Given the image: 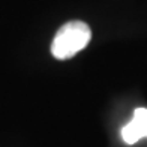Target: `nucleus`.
Instances as JSON below:
<instances>
[{"label": "nucleus", "instance_id": "nucleus-1", "mask_svg": "<svg viewBox=\"0 0 147 147\" xmlns=\"http://www.w3.org/2000/svg\"><path fill=\"white\" fill-rule=\"evenodd\" d=\"M92 39V30L84 21H69L59 29L51 44L53 56L68 60L84 50Z\"/></svg>", "mask_w": 147, "mask_h": 147}, {"label": "nucleus", "instance_id": "nucleus-2", "mask_svg": "<svg viewBox=\"0 0 147 147\" xmlns=\"http://www.w3.org/2000/svg\"><path fill=\"white\" fill-rule=\"evenodd\" d=\"M122 137L125 143L134 144L138 140L147 137V110L146 108H137L134 111L132 120L123 126L122 129Z\"/></svg>", "mask_w": 147, "mask_h": 147}]
</instances>
